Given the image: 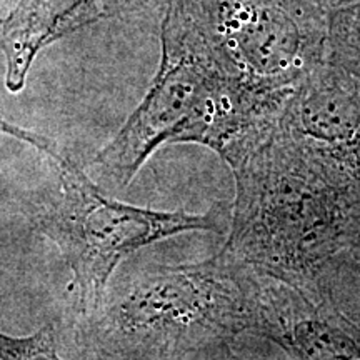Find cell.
<instances>
[{"label":"cell","instance_id":"1","mask_svg":"<svg viewBox=\"0 0 360 360\" xmlns=\"http://www.w3.org/2000/svg\"><path fill=\"white\" fill-rule=\"evenodd\" d=\"M277 120L224 157L236 199L220 252L292 281H326L360 244V195L323 177Z\"/></svg>","mask_w":360,"mask_h":360},{"label":"cell","instance_id":"2","mask_svg":"<svg viewBox=\"0 0 360 360\" xmlns=\"http://www.w3.org/2000/svg\"><path fill=\"white\" fill-rule=\"evenodd\" d=\"M245 334L240 269L222 252L141 270L105 292L82 326L85 352L115 359L231 357Z\"/></svg>","mask_w":360,"mask_h":360},{"label":"cell","instance_id":"3","mask_svg":"<svg viewBox=\"0 0 360 360\" xmlns=\"http://www.w3.org/2000/svg\"><path fill=\"white\" fill-rule=\"evenodd\" d=\"M58 191L35 215V224L56 242L74 272L72 292L82 321L102 304L117 265L135 250L186 232L224 233L231 207L214 204L209 212L154 210L105 195L84 170L60 154Z\"/></svg>","mask_w":360,"mask_h":360},{"label":"cell","instance_id":"4","mask_svg":"<svg viewBox=\"0 0 360 360\" xmlns=\"http://www.w3.org/2000/svg\"><path fill=\"white\" fill-rule=\"evenodd\" d=\"M225 77L287 92L327 58L328 12L309 0H175Z\"/></svg>","mask_w":360,"mask_h":360},{"label":"cell","instance_id":"5","mask_svg":"<svg viewBox=\"0 0 360 360\" xmlns=\"http://www.w3.org/2000/svg\"><path fill=\"white\" fill-rule=\"evenodd\" d=\"M164 8L162 57L154 82L122 129L94 159L98 175L119 188L132 182L157 148L177 143L225 77L177 2L167 0Z\"/></svg>","mask_w":360,"mask_h":360},{"label":"cell","instance_id":"6","mask_svg":"<svg viewBox=\"0 0 360 360\" xmlns=\"http://www.w3.org/2000/svg\"><path fill=\"white\" fill-rule=\"evenodd\" d=\"M247 332L290 359L360 360V326L342 312L326 281L300 282L238 262Z\"/></svg>","mask_w":360,"mask_h":360},{"label":"cell","instance_id":"7","mask_svg":"<svg viewBox=\"0 0 360 360\" xmlns=\"http://www.w3.org/2000/svg\"><path fill=\"white\" fill-rule=\"evenodd\" d=\"M277 124L323 177L360 195L359 75L326 58L290 90Z\"/></svg>","mask_w":360,"mask_h":360},{"label":"cell","instance_id":"8","mask_svg":"<svg viewBox=\"0 0 360 360\" xmlns=\"http://www.w3.org/2000/svg\"><path fill=\"white\" fill-rule=\"evenodd\" d=\"M102 17H110L105 0H20L0 24L7 87L12 92L24 87L27 70L44 45Z\"/></svg>","mask_w":360,"mask_h":360},{"label":"cell","instance_id":"9","mask_svg":"<svg viewBox=\"0 0 360 360\" xmlns=\"http://www.w3.org/2000/svg\"><path fill=\"white\" fill-rule=\"evenodd\" d=\"M327 58L360 77V0L328 12Z\"/></svg>","mask_w":360,"mask_h":360},{"label":"cell","instance_id":"10","mask_svg":"<svg viewBox=\"0 0 360 360\" xmlns=\"http://www.w3.org/2000/svg\"><path fill=\"white\" fill-rule=\"evenodd\" d=\"M57 335L45 327L29 337H8L0 332V359H57Z\"/></svg>","mask_w":360,"mask_h":360},{"label":"cell","instance_id":"11","mask_svg":"<svg viewBox=\"0 0 360 360\" xmlns=\"http://www.w3.org/2000/svg\"><path fill=\"white\" fill-rule=\"evenodd\" d=\"M0 132L13 135V137L20 139V141L32 143V146H35L37 148H42V150L47 152V154H51L52 157L58 154L56 146H53V143L49 141V139L39 137V135H35L32 132H27V130L17 127V125H12L11 122H8V120L4 119L2 114H0Z\"/></svg>","mask_w":360,"mask_h":360},{"label":"cell","instance_id":"12","mask_svg":"<svg viewBox=\"0 0 360 360\" xmlns=\"http://www.w3.org/2000/svg\"><path fill=\"white\" fill-rule=\"evenodd\" d=\"M339 267H347L360 274V244L350 247L340 255Z\"/></svg>","mask_w":360,"mask_h":360},{"label":"cell","instance_id":"13","mask_svg":"<svg viewBox=\"0 0 360 360\" xmlns=\"http://www.w3.org/2000/svg\"><path fill=\"white\" fill-rule=\"evenodd\" d=\"M309 2H312L314 6L323 8L326 12H330L337 7H342V6H345V4L352 2V0H309Z\"/></svg>","mask_w":360,"mask_h":360}]
</instances>
